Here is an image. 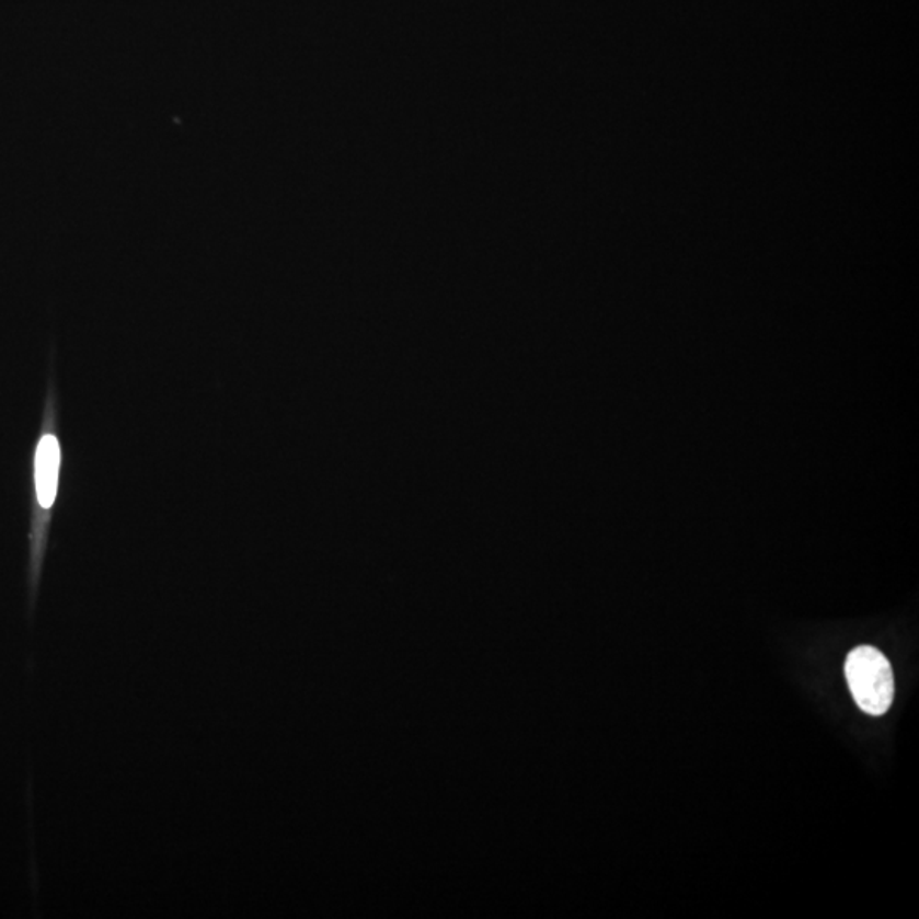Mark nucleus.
I'll return each instance as SVG.
<instances>
[{
  "label": "nucleus",
  "mask_w": 919,
  "mask_h": 919,
  "mask_svg": "<svg viewBox=\"0 0 919 919\" xmlns=\"http://www.w3.org/2000/svg\"><path fill=\"white\" fill-rule=\"evenodd\" d=\"M848 687L859 709L869 715H884L893 705L894 675L891 663L878 648L860 645L845 664Z\"/></svg>",
  "instance_id": "1"
},
{
  "label": "nucleus",
  "mask_w": 919,
  "mask_h": 919,
  "mask_svg": "<svg viewBox=\"0 0 919 919\" xmlns=\"http://www.w3.org/2000/svg\"><path fill=\"white\" fill-rule=\"evenodd\" d=\"M61 466L60 443L54 433H45L39 439L35 457L36 496L39 508L50 512L58 491V472Z\"/></svg>",
  "instance_id": "2"
}]
</instances>
